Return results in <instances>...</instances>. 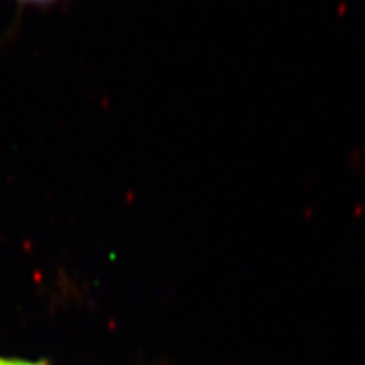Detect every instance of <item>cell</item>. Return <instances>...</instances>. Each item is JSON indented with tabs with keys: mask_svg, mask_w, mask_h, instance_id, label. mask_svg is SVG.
Here are the masks:
<instances>
[{
	"mask_svg": "<svg viewBox=\"0 0 365 365\" xmlns=\"http://www.w3.org/2000/svg\"><path fill=\"white\" fill-rule=\"evenodd\" d=\"M60 2H64V0H16V4L19 5V8L32 6V8H41V9L51 8V6L60 4Z\"/></svg>",
	"mask_w": 365,
	"mask_h": 365,
	"instance_id": "6da1fadb",
	"label": "cell"
},
{
	"mask_svg": "<svg viewBox=\"0 0 365 365\" xmlns=\"http://www.w3.org/2000/svg\"><path fill=\"white\" fill-rule=\"evenodd\" d=\"M4 362H5V359H0V365H4Z\"/></svg>",
	"mask_w": 365,
	"mask_h": 365,
	"instance_id": "3957f363",
	"label": "cell"
},
{
	"mask_svg": "<svg viewBox=\"0 0 365 365\" xmlns=\"http://www.w3.org/2000/svg\"><path fill=\"white\" fill-rule=\"evenodd\" d=\"M4 365H46V364H37V362H23V361H9V359H5Z\"/></svg>",
	"mask_w": 365,
	"mask_h": 365,
	"instance_id": "7a4b0ae2",
	"label": "cell"
}]
</instances>
